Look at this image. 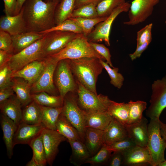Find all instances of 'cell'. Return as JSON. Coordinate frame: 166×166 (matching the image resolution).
Returning <instances> with one entry per match:
<instances>
[{
    "mask_svg": "<svg viewBox=\"0 0 166 166\" xmlns=\"http://www.w3.org/2000/svg\"><path fill=\"white\" fill-rule=\"evenodd\" d=\"M150 42H146L142 44L136 46V50L133 53L129 54V57L132 61L139 58L142 53L147 48Z\"/></svg>",
    "mask_w": 166,
    "mask_h": 166,
    "instance_id": "49",
    "label": "cell"
},
{
    "mask_svg": "<svg viewBox=\"0 0 166 166\" xmlns=\"http://www.w3.org/2000/svg\"><path fill=\"white\" fill-rule=\"evenodd\" d=\"M45 34L28 31L11 35L13 41V54L16 53L43 38Z\"/></svg>",
    "mask_w": 166,
    "mask_h": 166,
    "instance_id": "24",
    "label": "cell"
},
{
    "mask_svg": "<svg viewBox=\"0 0 166 166\" xmlns=\"http://www.w3.org/2000/svg\"><path fill=\"white\" fill-rule=\"evenodd\" d=\"M31 97L33 101L41 106L58 108L63 105L64 99L60 95H52L42 92L31 94Z\"/></svg>",
    "mask_w": 166,
    "mask_h": 166,
    "instance_id": "33",
    "label": "cell"
},
{
    "mask_svg": "<svg viewBox=\"0 0 166 166\" xmlns=\"http://www.w3.org/2000/svg\"><path fill=\"white\" fill-rule=\"evenodd\" d=\"M0 124L7 155L9 158L11 159L13 155L14 138L18 125L10 119L2 114L1 115Z\"/></svg>",
    "mask_w": 166,
    "mask_h": 166,
    "instance_id": "21",
    "label": "cell"
},
{
    "mask_svg": "<svg viewBox=\"0 0 166 166\" xmlns=\"http://www.w3.org/2000/svg\"><path fill=\"white\" fill-rule=\"evenodd\" d=\"M150 105L146 110V116L150 119L159 118L166 108V75L161 79L155 81L152 86Z\"/></svg>",
    "mask_w": 166,
    "mask_h": 166,
    "instance_id": "11",
    "label": "cell"
},
{
    "mask_svg": "<svg viewBox=\"0 0 166 166\" xmlns=\"http://www.w3.org/2000/svg\"><path fill=\"white\" fill-rule=\"evenodd\" d=\"M45 35L43 38L30 46L11 55L7 63L13 73L32 61L42 59V50Z\"/></svg>",
    "mask_w": 166,
    "mask_h": 166,
    "instance_id": "6",
    "label": "cell"
},
{
    "mask_svg": "<svg viewBox=\"0 0 166 166\" xmlns=\"http://www.w3.org/2000/svg\"><path fill=\"white\" fill-rule=\"evenodd\" d=\"M152 23L149 24L137 32L136 46L146 42H151L152 38Z\"/></svg>",
    "mask_w": 166,
    "mask_h": 166,
    "instance_id": "44",
    "label": "cell"
},
{
    "mask_svg": "<svg viewBox=\"0 0 166 166\" xmlns=\"http://www.w3.org/2000/svg\"><path fill=\"white\" fill-rule=\"evenodd\" d=\"M12 55L7 51L0 50V67L7 62Z\"/></svg>",
    "mask_w": 166,
    "mask_h": 166,
    "instance_id": "51",
    "label": "cell"
},
{
    "mask_svg": "<svg viewBox=\"0 0 166 166\" xmlns=\"http://www.w3.org/2000/svg\"><path fill=\"white\" fill-rule=\"evenodd\" d=\"M4 2V11L6 15L14 16L16 8L17 0H3Z\"/></svg>",
    "mask_w": 166,
    "mask_h": 166,
    "instance_id": "48",
    "label": "cell"
},
{
    "mask_svg": "<svg viewBox=\"0 0 166 166\" xmlns=\"http://www.w3.org/2000/svg\"><path fill=\"white\" fill-rule=\"evenodd\" d=\"M104 131L90 128H85L84 143L91 156L94 155L104 145Z\"/></svg>",
    "mask_w": 166,
    "mask_h": 166,
    "instance_id": "23",
    "label": "cell"
},
{
    "mask_svg": "<svg viewBox=\"0 0 166 166\" xmlns=\"http://www.w3.org/2000/svg\"><path fill=\"white\" fill-rule=\"evenodd\" d=\"M158 166H166V160L160 163Z\"/></svg>",
    "mask_w": 166,
    "mask_h": 166,
    "instance_id": "55",
    "label": "cell"
},
{
    "mask_svg": "<svg viewBox=\"0 0 166 166\" xmlns=\"http://www.w3.org/2000/svg\"><path fill=\"white\" fill-rule=\"evenodd\" d=\"M99 61L103 68L108 73L110 78V83L118 89L121 88L123 85L124 77L120 73H118V68H111L109 65L104 60L99 59Z\"/></svg>",
    "mask_w": 166,
    "mask_h": 166,
    "instance_id": "41",
    "label": "cell"
},
{
    "mask_svg": "<svg viewBox=\"0 0 166 166\" xmlns=\"http://www.w3.org/2000/svg\"><path fill=\"white\" fill-rule=\"evenodd\" d=\"M128 103L129 108L128 124L135 123L140 121L143 117V111L146 108V102L141 101H133L130 100Z\"/></svg>",
    "mask_w": 166,
    "mask_h": 166,
    "instance_id": "35",
    "label": "cell"
},
{
    "mask_svg": "<svg viewBox=\"0 0 166 166\" xmlns=\"http://www.w3.org/2000/svg\"><path fill=\"white\" fill-rule=\"evenodd\" d=\"M131 4L126 2L116 8L105 20L98 23L87 37L89 42H97L104 41L106 44L110 45L109 35L113 23L117 16L129 10Z\"/></svg>",
    "mask_w": 166,
    "mask_h": 166,
    "instance_id": "10",
    "label": "cell"
},
{
    "mask_svg": "<svg viewBox=\"0 0 166 166\" xmlns=\"http://www.w3.org/2000/svg\"><path fill=\"white\" fill-rule=\"evenodd\" d=\"M72 73L69 59L58 61L54 73V81L59 95L63 99L68 93L74 92L77 89V83Z\"/></svg>",
    "mask_w": 166,
    "mask_h": 166,
    "instance_id": "9",
    "label": "cell"
},
{
    "mask_svg": "<svg viewBox=\"0 0 166 166\" xmlns=\"http://www.w3.org/2000/svg\"><path fill=\"white\" fill-rule=\"evenodd\" d=\"M98 4L95 3H90L75 9L69 18H94L99 17L96 9V6Z\"/></svg>",
    "mask_w": 166,
    "mask_h": 166,
    "instance_id": "39",
    "label": "cell"
},
{
    "mask_svg": "<svg viewBox=\"0 0 166 166\" xmlns=\"http://www.w3.org/2000/svg\"><path fill=\"white\" fill-rule=\"evenodd\" d=\"M56 30L70 31L77 34H83L82 29L70 18L67 19L50 29L39 33L45 34Z\"/></svg>",
    "mask_w": 166,
    "mask_h": 166,
    "instance_id": "40",
    "label": "cell"
},
{
    "mask_svg": "<svg viewBox=\"0 0 166 166\" xmlns=\"http://www.w3.org/2000/svg\"><path fill=\"white\" fill-rule=\"evenodd\" d=\"M45 128L42 123L30 124L21 121L18 125L14 138V146L18 144H28L40 134Z\"/></svg>",
    "mask_w": 166,
    "mask_h": 166,
    "instance_id": "15",
    "label": "cell"
},
{
    "mask_svg": "<svg viewBox=\"0 0 166 166\" xmlns=\"http://www.w3.org/2000/svg\"><path fill=\"white\" fill-rule=\"evenodd\" d=\"M107 18L99 17L94 18L76 17L69 18L74 21L82 29L83 34L87 36L92 31L95 26L104 21Z\"/></svg>",
    "mask_w": 166,
    "mask_h": 166,
    "instance_id": "37",
    "label": "cell"
},
{
    "mask_svg": "<svg viewBox=\"0 0 166 166\" xmlns=\"http://www.w3.org/2000/svg\"><path fill=\"white\" fill-rule=\"evenodd\" d=\"M128 137L124 125L113 118L104 131V144L109 145Z\"/></svg>",
    "mask_w": 166,
    "mask_h": 166,
    "instance_id": "20",
    "label": "cell"
},
{
    "mask_svg": "<svg viewBox=\"0 0 166 166\" xmlns=\"http://www.w3.org/2000/svg\"><path fill=\"white\" fill-rule=\"evenodd\" d=\"M112 117L108 113H85V128H90L104 131L110 123Z\"/></svg>",
    "mask_w": 166,
    "mask_h": 166,
    "instance_id": "27",
    "label": "cell"
},
{
    "mask_svg": "<svg viewBox=\"0 0 166 166\" xmlns=\"http://www.w3.org/2000/svg\"><path fill=\"white\" fill-rule=\"evenodd\" d=\"M160 131L163 139L166 140V124L160 121Z\"/></svg>",
    "mask_w": 166,
    "mask_h": 166,
    "instance_id": "53",
    "label": "cell"
},
{
    "mask_svg": "<svg viewBox=\"0 0 166 166\" xmlns=\"http://www.w3.org/2000/svg\"><path fill=\"white\" fill-rule=\"evenodd\" d=\"M26 0H17L16 8L14 15L18 14L20 11L23 5Z\"/></svg>",
    "mask_w": 166,
    "mask_h": 166,
    "instance_id": "54",
    "label": "cell"
},
{
    "mask_svg": "<svg viewBox=\"0 0 166 166\" xmlns=\"http://www.w3.org/2000/svg\"><path fill=\"white\" fill-rule=\"evenodd\" d=\"M112 152L104 144L97 153L86 161L85 163L92 166L106 165Z\"/></svg>",
    "mask_w": 166,
    "mask_h": 166,
    "instance_id": "38",
    "label": "cell"
},
{
    "mask_svg": "<svg viewBox=\"0 0 166 166\" xmlns=\"http://www.w3.org/2000/svg\"><path fill=\"white\" fill-rule=\"evenodd\" d=\"M72 149V154L69 158L70 162L76 166H80L85 164L90 157V154L82 141H68Z\"/></svg>",
    "mask_w": 166,
    "mask_h": 166,
    "instance_id": "26",
    "label": "cell"
},
{
    "mask_svg": "<svg viewBox=\"0 0 166 166\" xmlns=\"http://www.w3.org/2000/svg\"><path fill=\"white\" fill-rule=\"evenodd\" d=\"M89 42L94 50L106 61V62L111 67L113 68L111 61V56L109 49L103 44L92 42Z\"/></svg>",
    "mask_w": 166,
    "mask_h": 166,
    "instance_id": "46",
    "label": "cell"
},
{
    "mask_svg": "<svg viewBox=\"0 0 166 166\" xmlns=\"http://www.w3.org/2000/svg\"><path fill=\"white\" fill-rule=\"evenodd\" d=\"M148 121L144 117L139 121L124 125L128 137L136 145L147 147L148 140Z\"/></svg>",
    "mask_w": 166,
    "mask_h": 166,
    "instance_id": "18",
    "label": "cell"
},
{
    "mask_svg": "<svg viewBox=\"0 0 166 166\" xmlns=\"http://www.w3.org/2000/svg\"><path fill=\"white\" fill-rule=\"evenodd\" d=\"M72 73L77 81L84 86L97 94L96 84L98 76L104 68L99 59L95 57H84L69 59Z\"/></svg>",
    "mask_w": 166,
    "mask_h": 166,
    "instance_id": "2",
    "label": "cell"
},
{
    "mask_svg": "<svg viewBox=\"0 0 166 166\" xmlns=\"http://www.w3.org/2000/svg\"><path fill=\"white\" fill-rule=\"evenodd\" d=\"M46 58L47 63L43 71L38 80L31 85V94L44 92L56 95L53 78L58 62L50 57Z\"/></svg>",
    "mask_w": 166,
    "mask_h": 166,
    "instance_id": "12",
    "label": "cell"
},
{
    "mask_svg": "<svg viewBox=\"0 0 166 166\" xmlns=\"http://www.w3.org/2000/svg\"><path fill=\"white\" fill-rule=\"evenodd\" d=\"M122 152V165L132 166L151 165V157L147 147L136 145Z\"/></svg>",
    "mask_w": 166,
    "mask_h": 166,
    "instance_id": "16",
    "label": "cell"
},
{
    "mask_svg": "<svg viewBox=\"0 0 166 166\" xmlns=\"http://www.w3.org/2000/svg\"></svg>",
    "mask_w": 166,
    "mask_h": 166,
    "instance_id": "58",
    "label": "cell"
},
{
    "mask_svg": "<svg viewBox=\"0 0 166 166\" xmlns=\"http://www.w3.org/2000/svg\"><path fill=\"white\" fill-rule=\"evenodd\" d=\"M61 113L76 129L84 143L85 113L78 105L77 96L68 93L65 96Z\"/></svg>",
    "mask_w": 166,
    "mask_h": 166,
    "instance_id": "7",
    "label": "cell"
},
{
    "mask_svg": "<svg viewBox=\"0 0 166 166\" xmlns=\"http://www.w3.org/2000/svg\"><path fill=\"white\" fill-rule=\"evenodd\" d=\"M61 0H46V1H52L59 3Z\"/></svg>",
    "mask_w": 166,
    "mask_h": 166,
    "instance_id": "56",
    "label": "cell"
},
{
    "mask_svg": "<svg viewBox=\"0 0 166 166\" xmlns=\"http://www.w3.org/2000/svg\"><path fill=\"white\" fill-rule=\"evenodd\" d=\"M77 82V102L82 110L86 113L107 112L111 101L107 96L96 94Z\"/></svg>",
    "mask_w": 166,
    "mask_h": 166,
    "instance_id": "4",
    "label": "cell"
},
{
    "mask_svg": "<svg viewBox=\"0 0 166 166\" xmlns=\"http://www.w3.org/2000/svg\"><path fill=\"white\" fill-rule=\"evenodd\" d=\"M56 128V131L65 137L67 141H82L77 130L61 113L57 122Z\"/></svg>",
    "mask_w": 166,
    "mask_h": 166,
    "instance_id": "28",
    "label": "cell"
},
{
    "mask_svg": "<svg viewBox=\"0 0 166 166\" xmlns=\"http://www.w3.org/2000/svg\"><path fill=\"white\" fill-rule=\"evenodd\" d=\"M22 106L20 101L14 95L0 103L2 114L10 119L17 125L22 121Z\"/></svg>",
    "mask_w": 166,
    "mask_h": 166,
    "instance_id": "22",
    "label": "cell"
},
{
    "mask_svg": "<svg viewBox=\"0 0 166 166\" xmlns=\"http://www.w3.org/2000/svg\"><path fill=\"white\" fill-rule=\"evenodd\" d=\"M14 93L11 86L0 89V103L14 95Z\"/></svg>",
    "mask_w": 166,
    "mask_h": 166,
    "instance_id": "50",
    "label": "cell"
},
{
    "mask_svg": "<svg viewBox=\"0 0 166 166\" xmlns=\"http://www.w3.org/2000/svg\"><path fill=\"white\" fill-rule=\"evenodd\" d=\"M39 105L42 113V123L46 128L56 131V123L62 112V107L54 108Z\"/></svg>",
    "mask_w": 166,
    "mask_h": 166,
    "instance_id": "29",
    "label": "cell"
},
{
    "mask_svg": "<svg viewBox=\"0 0 166 166\" xmlns=\"http://www.w3.org/2000/svg\"><path fill=\"white\" fill-rule=\"evenodd\" d=\"M42 135L47 163L51 166L58 153L59 145L67 139L57 131L46 128Z\"/></svg>",
    "mask_w": 166,
    "mask_h": 166,
    "instance_id": "14",
    "label": "cell"
},
{
    "mask_svg": "<svg viewBox=\"0 0 166 166\" xmlns=\"http://www.w3.org/2000/svg\"><path fill=\"white\" fill-rule=\"evenodd\" d=\"M126 2L125 0H102L96 6L98 17H108L116 8Z\"/></svg>",
    "mask_w": 166,
    "mask_h": 166,
    "instance_id": "36",
    "label": "cell"
},
{
    "mask_svg": "<svg viewBox=\"0 0 166 166\" xmlns=\"http://www.w3.org/2000/svg\"><path fill=\"white\" fill-rule=\"evenodd\" d=\"M50 57L58 62L64 59H76L84 57L105 60L93 48L83 34H79L60 51Z\"/></svg>",
    "mask_w": 166,
    "mask_h": 166,
    "instance_id": "3",
    "label": "cell"
},
{
    "mask_svg": "<svg viewBox=\"0 0 166 166\" xmlns=\"http://www.w3.org/2000/svg\"><path fill=\"white\" fill-rule=\"evenodd\" d=\"M129 105L128 103H117L111 101L107 113L124 125L128 124Z\"/></svg>",
    "mask_w": 166,
    "mask_h": 166,
    "instance_id": "32",
    "label": "cell"
},
{
    "mask_svg": "<svg viewBox=\"0 0 166 166\" xmlns=\"http://www.w3.org/2000/svg\"><path fill=\"white\" fill-rule=\"evenodd\" d=\"M42 113L39 105L33 101L25 107L22 112V121L30 124L42 123Z\"/></svg>",
    "mask_w": 166,
    "mask_h": 166,
    "instance_id": "30",
    "label": "cell"
},
{
    "mask_svg": "<svg viewBox=\"0 0 166 166\" xmlns=\"http://www.w3.org/2000/svg\"><path fill=\"white\" fill-rule=\"evenodd\" d=\"M112 153L106 165L120 166L123 164V157L122 152H113Z\"/></svg>",
    "mask_w": 166,
    "mask_h": 166,
    "instance_id": "47",
    "label": "cell"
},
{
    "mask_svg": "<svg viewBox=\"0 0 166 166\" xmlns=\"http://www.w3.org/2000/svg\"><path fill=\"white\" fill-rule=\"evenodd\" d=\"M102 0H76L75 9L83 5L92 3H98Z\"/></svg>",
    "mask_w": 166,
    "mask_h": 166,
    "instance_id": "52",
    "label": "cell"
},
{
    "mask_svg": "<svg viewBox=\"0 0 166 166\" xmlns=\"http://www.w3.org/2000/svg\"><path fill=\"white\" fill-rule=\"evenodd\" d=\"M148 124V140L147 146L152 158V166H158L165 159L164 152L166 149V140L160 133L159 118L150 119Z\"/></svg>",
    "mask_w": 166,
    "mask_h": 166,
    "instance_id": "5",
    "label": "cell"
},
{
    "mask_svg": "<svg viewBox=\"0 0 166 166\" xmlns=\"http://www.w3.org/2000/svg\"><path fill=\"white\" fill-rule=\"evenodd\" d=\"M0 30L5 31L11 35L28 31L21 9L18 14L14 16H2L0 19Z\"/></svg>",
    "mask_w": 166,
    "mask_h": 166,
    "instance_id": "19",
    "label": "cell"
},
{
    "mask_svg": "<svg viewBox=\"0 0 166 166\" xmlns=\"http://www.w3.org/2000/svg\"><path fill=\"white\" fill-rule=\"evenodd\" d=\"M134 142L128 137L109 145H106L112 152H123L136 146Z\"/></svg>",
    "mask_w": 166,
    "mask_h": 166,
    "instance_id": "43",
    "label": "cell"
},
{
    "mask_svg": "<svg viewBox=\"0 0 166 166\" xmlns=\"http://www.w3.org/2000/svg\"><path fill=\"white\" fill-rule=\"evenodd\" d=\"M0 50L5 51L13 54V41L8 33L0 30Z\"/></svg>",
    "mask_w": 166,
    "mask_h": 166,
    "instance_id": "45",
    "label": "cell"
},
{
    "mask_svg": "<svg viewBox=\"0 0 166 166\" xmlns=\"http://www.w3.org/2000/svg\"><path fill=\"white\" fill-rule=\"evenodd\" d=\"M31 85L23 78H12L11 87L22 106L25 107L33 101L31 93Z\"/></svg>",
    "mask_w": 166,
    "mask_h": 166,
    "instance_id": "25",
    "label": "cell"
},
{
    "mask_svg": "<svg viewBox=\"0 0 166 166\" xmlns=\"http://www.w3.org/2000/svg\"><path fill=\"white\" fill-rule=\"evenodd\" d=\"M165 24H166V21L165 22Z\"/></svg>",
    "mask_w": 166,
    "mask_h": 166,
    "instance_id": "57",
    "label": "cell"
},
{
    "mask_svg": "<svg viewBox=\"0 0 166 166\" xmlns=\"http://www.w3.org/2000/svg\"><path fill=\"white\" fill-rule=\"evenodd\" d=\"M12 73L7 63L0 67V89L11 86Z\"/></svg>",
    "mask_w": 166,
    "mask_h": 166,
    "instance_id": "42",
    "label": "cell"
},
{
    "mask_svg": "<svg viewBox=\"0 0 166 166\" xmlns=\"http://www.w3.org/2000/svg\"><path fill=\"white\" fill-rule=\"evenodd\" d=\"M58 3L44 0H26L21 9L28 31L39 33L55 26V13Z\"/></svg>",
    "mask_w": 166,
    "mask_h": 166,
    "instance_id": "1",
    "label": "cell"
},
{
    "mask_svg": "<svg viewBox=\"0 0 166 166\" xmlns=\"http://www.w3.org/2000/svg\"><path fill=\"white\" fill-rule=\"evenodd\" d=\"M47 58L34 61L13 73L12 78H23L32 85L40 77L46 65Z\"/></svg>",
    "mask_w": 166,
    "mask_h": 166,
    "instance_id": "17",
    "label": "cell"
},
{
    "mask_svg": "<svg viewBox=\"0 0 166 166\" xmlns=\"http://www.w3.org/2000/svg\"><path fill=\"white\" fill-rule=\"evenodd\" d=\"M76 0H61L57 5L55 13V25L69 18L75 9Z\"/></svg>",
    "mask_w": 166,
    "mask_h": 166,
    "instance_id": "34",
    "label": "cell"
},
{
    "mask_svg": "<svg viewBox=\"0 0 166 166\" xmlns=\"http://www.w3.org/2000/svg\"><path fill=\"white\" fill-rule=\"evenodd\" d=\"M45 34L42 50V59L60 51L79 34L70 31L56 30Z\"/></svg>",
    "mask_w": 166,
    "mask_h": 166,
    "instance_id": "8",
    "label": "cell"
},
{
    "mask_svg": "<svg viewBox=\"0 0 166 166\" xmlns=\"http://www.w3.org/2000/svg\"><path fill=\"white\" fill-rule=\"evenodd\" d=\"M28 145L33 151L32 159L38 166L46 165L47 163L43 143L42 132L33 139Z\"/></svg>",
    "mask_w": 166,
    "mask_h": 166,
    "instance_id": "31",
    "label": "cell"
},
{
    "mask_svg": "<svg viewBox=\"0 0 166 166\" xmlns=\"http://www.w3.org/2000/svg\"><path fill=\"white\" fill-rule=\"evenodd\" d=\"M160 0H134L128 12V20L124 24L134 26L145 21L152 14L154 6Z\"/></svg>",
    "mask_w": 166,
    "mask_h": 166,
    "instance_id": "13",
    "label": "cell"
}]
</instances>
